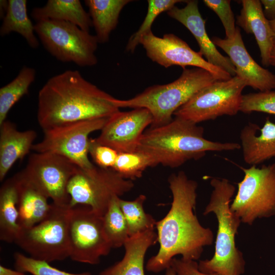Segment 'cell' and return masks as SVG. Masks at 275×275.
I'll return each instance as SVG.
<instances>
[{"label":"cell","instance_id":"cell-1","mask_svg":"<svg viewBox=\"0 0 275 275\" xmlns=\"http://www.w3.org/2000/svg\"><path fill=\"white\" fill-rule=\"evenodd\" d=\"M173 200L167 215L156 222L159 249L147 262L146 268L158 273L170 266L178 255L186 260L199 259L204 248L213 243L212 230L203 227L194 213L197 202V182L183 171L168 178Z\"/></svg>","mask_w":275,"mask_h":275},{"label":"cell","instance_id":"cell-2","mask_svg":"<svg viewBox=\"0 0 275 275\" xmlns=\"http://www.w3.org/2000/svg\"><path fill=\"white\" fill-rule=\"evenodd\" d=\"M116 98L78 70L50 78L39 91L37 120L43 130L81 121L107 118L119 111Z\"/></svg>","mask_w":275,"mask_h":275},{"label":"cell","instance_id":"cell-3","mask_svg":"<svg viewBox=\"0 0 275 275\" xmlns=\"http://www.w3.org/2000/svg\"><path fill=\"white\" fill-rule=\"evenodd\" d=\"M204 129L191 121L175 117L169 123L150 127L143 134L136 151L149 156L155 166L178 168L190 160H198L208 151L238 150L236 143H221L206 139Z\"/></svg>","mask_w":275,"mask_h":275},{"label":"cell","instance_id":"cell-4","mask_svg":"<svg viewBox=\"0 0 275 275\" xmlns=\"http://www.w3.org/2000/svg\"><path fill=\"white\" fill-rule=\"evenodd\" d=\"M210 184L213 190L203 214L213 213L217 220L215 251L211 259L199 262V270L208 274L242 275L245 272V262L235 243V236L241 222L230 208L235 186L226 178H212Z\"/></svg>","mask_w":275,"mask_h":275},{"label":"cell","instance_id":"cell-5","mask_svg":"<svg viewBox=\"0 0 275 275\" xmlns=\"http://www.w3.org/2000/svg\"><path fill=\"white\" fill-rule=\"evenodd\" d=\"M217 80L209 71L200 68H185L175 80L164 85H155L146 89L132 98L116 99L120 108H145L152 116L150 127L166 125L173 119L175 112L196 93Z\"/></svg>","mask_w":275,"mask_h":275},{"label":"cell","instance_id":"cell-6","mask_svg":"<svg viewBox=\"0 0 275 275\" xmlns=\"http://www.w3.org/2000/svg\"><path fill=\"white\" fill-rule=\"evenodd\" d=\"M52 204V210L45 219L31 228L21 229L14 242L29 257L48 263L63 261L69 258L70 253V206Z\"/></svg>","mask_w":275,"mask_h":275},{"label":"cell","instance_id":"cell-7","mask_svg":"<svg viewBox=\"0 0 275 275\" xmlns=\"http://www.w3.org/2000/svg\"><path fill=\"white\" fill-rule=\"evenodd\" d=\"M134 185L132 180L124 178L112 168L96 165L89 169L79 168L68 185L69 205L87 206L103 216L113 198L120 197L130 191Z\"/></svg>","mask_w":275,"mask_h":275},{"label":"cell","instance_id":"cell-8","mask_svg":"<svg viewBox=\"0 0 275 275\" xmlns=\"http://www.w3.org/2000/svg\"><path fill=\"white\" fill-rule=\"evenodd\" d=\"M34 28L45 49L57 60L80 67L97 64L95 52L99 43L95 35L65 21L40 20Z\"/></svg>","mask_w":275,"mask_h":275},{"label":"cell","instance_id":"cell-9","mask_svg":"<svg viewBox=\"0 0 275 275\" xmlns=\"http://www.w3.org/2000/svg\"><path fill=\"white\" fill-rule=\"evenodd\" d=\"M241 169L244 177L238 183L231 210L249 225L258 218L275 215V163Z\"/></svg>","mask_w":275,"mask_h":275},{"label":"cell","instance_id":"cell-10","mask_svg":"<svg viewBox=\"0 0 275 275\" xmlns=\"http://www.w3.org/2000/svg\"><path fill=\"white\" fill-rule=\"evenodd\" d=\"M246 86L237 75L216 80L196 93L174 116L197 124L223 115L234 116L239 112L242 91Z\"/></svg>","mask_w":275,"mask_h":275},{"label":"cell","instance_id":"cell-11","mask_svg":"<svg viewBox=\"0 0 275 275\" xmlns=\"http://www.w3.org/2000/svg\"><path fill=\"white\" fill-rule=\"evenodd\" d=\"M107 118L87 120L58 126L43 130L42 140L33 145L35 152H50L68 158L80 169L94 164L89 158L90 134L101 130Z\"/></svg>","mask_w":275,"mask_h":275},{"label":"cell","instance_id":"cell-12","mask_svg":"<svg viewBox=\"0 0 275 275\" xmlns=\"http://www.w3.org/2000/svg\"><path fill=\"white\" fill-rule=\"evenodd\" d=\"M69 236V258L77 262L97 265L112 249L104 232L102 216L87 206L70 207Z\"/></svg>","mask_w":275,"mask_h":275},{"label":"cell","instance_id":"cell-13","mask_svg":"<svg viewBox=\"0 0 275 275\" xmlns=\"http://www.w3.org/2000/svg\"><path fill=\"white\" fill-rule=\"evenodd\" d=\"M79 168L62 155L35 152L30 156L26 167L19 173L51 199L53 204L68 206L70 200L68 185Z\"/></svg>","mask_w":275,"mask_h":275},{"label":"cell","instance_id":"cell-14","mask_svg":"<svg viewBox=\"0 0 275 275\" xmlns=\"http://www.w3.org/2000/svg\"><path fill=\"white\" fill-rule=\"evenodd\" d=\"M140 43L149 59L164 68L178 65L185 69L190 66L209 71L218 80L232 77L228 72L209 63L200 51L192 49L186 42L173 34L159 37L150 31L142 37Z\"/></svg>","mask_w":275,"mask_h":275},{"label":"cell","instance_id":"cell-15","mask_svg":"<svg viewBox=\"0 0 275 275\" xmlns=\"http://www.w3.org/2000/svg\"><path fill=\"white\" fill-rule=\"evenodd\" d=\"M152 122V115L145 108L119 111L108 118L100 134L94 139L118 153L135 152L145 129Z\"/></svg>","mask_w":275,"mask_h":275},{"label":"cell","instance_id":"cell-16","mask_svg":"<svg viewBox=\"0 0 275 275\" xmlns=\"http://www.w3.org/2000/svg\"><path fill=\"white\" fill-rule=\"evenodd\" d=\"M212 41L228 55L236 70V75L243 80L246 86L260 92L275 89V74L259 65L246 50L240 30L236 28L231 38L213 37Z\"/></svg>","mask_w":275,"mask_h":275},{"label":"cell","instance_id":"cell-17","mask_svg":"<svg viewBox=\"0 0 275 275\" xmlns=\"http://www.w3.org/2000/svg\"><path fill=\"white\" fill-rule=\"evenodd\" d=\"M182 8L175 6L167 11L168 15L185 26L193 34L200 47L199 51L211 64L236 75L234 66L228 57L224 56L217 49L206 30V20L202 17L198 8V1H186Z\"/></svg>","mask_w":275,"mask_h":275},{"label":"cell","instance_id":"cell-18","mask_svg":"<svg viewBox=\"0 0 275 275\" xmlns=\"http://www.w3.org/2000/svg\"><path fill=\"white\" fill-rule=\"evenodd\" d=\"M242 8L236 24L248 34L254 35L259 48L261 63L270 65V57L274 47V34L269 20L265 17L259 0H242Z\"/></svg>","mask_w":275,"mask_h":275},{"label":"cell","instance_id":"cell-19","mask_svg":"<svg viewBox=\"0 0 275 275\" xmlns=\"http://www.w3.org/2000/svg\"><path fill=\"white\" fill-rule=\"evenodd\" d=\"M245 163L256 166L275 157V123L267 118L263 126L249 123L240 133Z\"/></svg>","mask_w":275,"mask_h":275},{"label":"cell","instance_id":"cell-20","mask_svg":"<svg viewBox=\"0 0 275 275\" xmlns=\"http://www.w3.org/2000/svg\"><path fill=\"white\" fill-rule=\"evenodd\" d=\"M37 133L34 130H18L5 120L0 125V181L4 180L13 164L32 150Z\"/></svg>","mask_w":275,"mask_h":275},{"label":"cell","instance_id":"cell-21","mask_svg":"<svg viewBox=\"0 0 275 275\" xmlns=\"http://www.w3.org/2000/svg\"><path fill=\"white\" fill-rule=\"evenodd\" d=\"M18 186L19 224L21 229L31 228L45 219L51 213L49 198L19 173L15 175Z\"/></svg>","mask_w":275,"mask_h":275},{"label":"cell","instance_id":"cell-22","mask_svg":"<svg viewBox=\"0 0 275 275\" xmlns=\"http://www.w3.org/2000/svg\"><path fill=\"white\" fill-rule=\"evenodd\" d=\"M157 242V234L154 229L130 236L124 244L125 254L122 259L99 275H145V255L148 249Z\"/></svg>","mask_w":275,"mask_h":275},{"label":"cell","instance_id":"cell-23","mask_svg":"<svg viewBox=\"0 0 275 275\" xmlns=\"http://www.w3.org/2000/svg\"><path fill=\"white\" fill-rule=\"evenodd\" d=\"M31 15L36 21H65L89 32L93 26L89 14L85 10L79 0H48L44 6L34 8Z\"/></svg>","mask_w":275,"mask_h":275},{"label":"cell","instance_id":"cell-24","mask_svg":"<svg viewBox=\"0 0 275 275\" xmlns=\"http://www.w3.org/2000/svg\"><path fill=\"white\" fill-rule=\"evenodd\" d=\"M18 192L15 175L0 188V240L14 243L21 228L19 224Z\"/></svg>","mask_w":275,"mask_h":275},{"label":"cell","instance_id":"cell-25","mask_svg":"<svg viewBox=\"0 0 275 275\" xmlns=\"http://www.w3.org/2000/svg\"><path fill=\"white\" fill-rule=\"evenodd\" d=\"M130 0H86L95 36L99 43H105L116 28L120 14Z\"/></svg>","mask_w":275,"mask_h":275},{"label":"cell","instance_id":"cell-26","mask_svg":"<svg viewBox=\"0 0 275 275\" xmlns=\"http://www.w3.org/2000/svg\"><path fill=\"white\" fill-rule=\"evenodd\" d=\"M6 13L0 28V35L4 36L11 32L21 35L29 46L33 48L39 45L35 35L34 25L27 12V1L9 0Z\"/></svg>","mask_w":275,"mask_h":275},{"label":"cell","instance_id":"cell-27","mask_svg":"<svg viewBox=\"0 0 275 275\" xmlns=\"http://www.w3.org/2000/svg\"><path fill=\"white\" fill-rule=\"evenodd\" d=\"M36 74L34 68L23 66L14 79L0 89V125L6 120L13 106L28 93Z\"/></svg>","mask_w":275,"mask_h":275},{"label":"cell","instance_id":"cell-28","mask_svg":"<svg viewBox=\"0 0 275 275\" xmlns=\"http://www.w3.org/2000/svg\"><path fill=\"white\" fill-rule=\"evenodd\" d=\"M120 198H113L102 216L104 232L112 248L124 246L129 237L127 224L119 204Z\"/></svg>","mask_w":275,"mask_h":275},{"label":"cell","instance_id":"cell-29","mask_svg":"<svg viewBox=\"0 0 275 275\" xmlns=\"http://www.w3.org/2000/svg\"><path fill=\"white\" fill-rule=\"evenodd\" d=\"M146 200V196L143 194L133 201L119 198L120 206L127 224L129 237L155 228L157 221L144 209L143 204Z\"/></svg>","mask_w":275,"mask_h":275},{"label":"cell","instance_id":"cell-30","mask_svg":"<svg viewBox=\"0 0 275 275\" xmlns=\"http://www.w3.org/2000/svg\"><path fill=\"white\" fill-rule=\"evenodd\" d=\"M153 167L154 163L149 156L136 151L118 153L112 169L124 178L133 180L141 178L147 168Z\"/></svg>","mask_w":275,"mask_h":275},{"label":"cell","instance_id":"cell-31","mask_svg":"<svg viewBox=\"0 0 275 275\" xmlns=\"http://www.w3.org/2000/svg\"><path fill=\"white\" fill-rule=\"evenodd\" d=\"M146 16L138 30L129 38L126 50L133 52L139 44L142 37L151 31V28L156 17L162 12L168 11L178 3L185 2L180 0H148Z\"/></svg>","mask_w":275,"mask_h":275},{"label":"cell","instance_id":"cell-32","mask_svg":"<svg viewBox=\"0 0 275 275\" xmlns=\"http://www.w3.org/2000/svg\"><path fill=\"white\" fill-rule=\"evenodd\" d=\"M14 266L16 269L32 275H92L90 272L71 273L60 270L49 264V263L26 256L20 253L14 255Z\"/></svg>","mask_w":275,"mask_h":275},{"label":"cell","instance_id":"cell-33","mask_svg":"<svg viewBox=\"0 0 275 275\" xmlns=\"http://www.w3.org/2000/svg\"><path fill=\"white\" fill-rule=\"evenodd\" d=\"M239 112L245 114L258 112L275 115V91L242 95Z\"/></svg>","mask_w":275,"mask_h":275},{"label":"cell","instance_id":"cell-34","mask_svg":"<svg viewBox=\"0 0 275 275\" xmlns=\"http://www.w3.org/2000/svg\"><path fill=\"white\" fill-rule=\"evenodd\" d=\"M205 5L214 11L220 19L224 28L226 38H231L235 34L236 28L234 13L230 0H204Z\"/></svg>","mask_w":275,"mask_h":275},{"label":"cell","instance_id":"cell-35","mask_svg":"<svg viewBox=\"0 0 275 275\" xmlns=\"http://www.w3.org/2000/svg\"><path fill=\"white\" fill-rule=\"evenodd\" d=\"M89 153L96 166L103 168H112L118 152L108 146L98 144L94 139H90Z\"/></svg>","mask_w":275,"mask_h":275},{"label":"cell","instance_id":"cell-36","mask_svg":"<svg viewBox=\"0 0 275 275\" xmlns=\"http://www.w3.org/2000/svg\"><path fill=\"white\" fill-rule=\"evenodd\" d=\"M170 266L175 270L177 275H221L219 273H205L199 270L198 263L195 260H186L174 257Z\"/></svg>","mask_w":275,"mask_h":275},{"label":"cell","instance_id":"cell-37","mask_svg":"<svg viewBox=\"0 0 275 275\" xmlns=\"http://www.w3.org/2000/svg\"><path fill=\"white\" fill-rule=\"evenodd\" d=\"M265 17L269 21L275 19V0H261Z\"/></svg>","mask_w":275,"mask_h":275},{"label":"cell","instance_id":"cell-38","mask_svg":"<svg viewBox=\"0 0 275 275\" xmlns=\"http://www.w3.org/2000/svg\"><path fill=\"white\" fill-rule=\"evenodd\" d=\"M0 275H25V273L16 269H12L1 264Z\"/></svg>","mask_w":275,"mask_h":275},{"label":"cell","instance_id":"cell-39","mask_svg":"<svg viewBox=\"0 0 275 275\" xmlns=\"http://www.w3.org/2000/svg\"><path fill=\"white\" fill-rule=\"evenodd\" d=\"M270 65L275 66V46H274L270 54Z\"/></svg>","mask_w":275,"mask_h":275},{"label":"cell","instance_id":"cell-40","mask_svg":"<svg viewBox=\"0 0 275 275\" xmlns=\"http://www.w3.org/2000/svg\"><path fill=\"white\" fill-rule=\"evenodd\" d=\"M165 275H177L175 270L170 266L166 269Z\"/></svg>","mask_w":275,"mask_h":275},{"label":"cell","instance_id":"cell-41","mask_svg":"<svg viewBox=\"0 0 275 275\" xmlns=\"http://www.w3.org/2000/svg\"><path fill=\"white\" fill-rule=\"evenodd\" d=\"M269 22L274 34L273 44L274 46H275V19L273 20L269 21Z\"/></svg>","mask_w":275,"mask_h":275}]
</instances>
